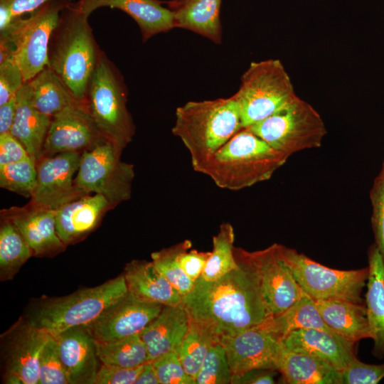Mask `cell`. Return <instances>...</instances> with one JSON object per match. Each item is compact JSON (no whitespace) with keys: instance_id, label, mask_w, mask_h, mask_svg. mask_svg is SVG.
Wrapping results in <instances>:
<instances>
[{"instance_id":"obj_1","label":"cell","mask_w":384,"mask_h":384,"mask_svg":"<svg viewBox=\"0 0 384 384\" xmlns=\"http://www.w3.org/2000/svg\"><path fill=\"white\" fill-rule=\"evenodd\" d=\"M234 255L236 269L213 281L200 277L182 298L190 318L210 327L219 339L240 334L272 316L250 251L235 247Z\"/></svg>"},{"instance_id":"obj_2","label":"cell","mask_w":384,"mask_h":384,"mask_svg":"<svg viewBox=\"0 0 384 384\" xmlns=\"http://www.w3.org/2000/svg\"><path fill=\"white\" fill-rule=\"evenodd\" d=\"M85 11L79 1L62 9L49 42L48 66L74 97L85 103L89 82L102 52L97 44Z\"/></svg>"},{"instance_id":"obj_3","label":"cell","mask_w":384,"mask_h":384,"mask_svg":"<svg viewBox=\"0 0 384 384\" xmlns=\"http://www.w3.org/2000/svg\"><path fill=\"white\" fill-rule=\"evenodd\" d=\"M172 128L188 151L196 172L242 129L239 105L228 98L190 101L176 110Z\"/></svg>"},{"instance_id":"obj_4","label":"cell","mask_w":384,"mask_h":384,"mask_svg":"<svg viewBox=\"0 0 384 384\" xmlns=\"http://www.w3.org/2000/svg\"><path fill=\"white\" fill-rule=\"evenodd\" d=\"M289 157L242 128L198 170L219 188L239 191L269 180Z\"/></svg>"},{"instance_id":"obj_5","label":"cell","mask_w":384,"mask_h":384,"mask_svg":"<svg viewBox=\"0 0 384 384\" xmlns=\"http://www.w3.org/2000/svg\"><path fill=\"white\" fill-rule=\"evenodd\" d=\"M128 292L123 274L92 288L60 297L41 298L26 318L55 336L68 329L94 322L112 303Z\"/></svg>"},{"instance_id":"obj_6","label":"cell","mask_w":384,"mask_h":384,"mask_svg":"<svg viewBox=\"0 0 384 384\" xmlns=\"http://www.w3.org/2000/svg\"><path fill=\"white\" fill-rule=\"evenodd\" d=\"M127 94L122 74L102 51L89 82L85 104L105 138L122 150L135 133L127 107Z\"/></svg>"},{"instance_id":"obj_7","label":"cell","mask_w":384,"mask_h":384,"mask_svg":"<svg viewBox=\"0 0 384 384\" xmlns=\"http://www.w3.org/2000/svg\"><path fill=\"white\" fill-rule=\"evenodd\" d=\"M247 128L289 158L320 147L327 133L319 113L297 95L272 115Z\"/></svg>"},{"instance_id":"obj_8","label":"cell","mask_w":384,"mask_h":384,"mask_svg":"<svg viewBox=\"0 0 384 384\" xmlns=\"http://www.w3.org/2000/svg\"><path fill=\"white\" fill-rule=\"evenodd\" d=\"M296 95L290 77L279 60L252 62L234 94L242 128L272 115Z\"/></svg>"},{"instance_id":"obj_9","label":"cell","mask_w":384,"mask_h":384,"mask_svg":"<svg viewBox=\"0 0 384 384\" xmlns=\"http://www.w3.org/2000/svg\"><path fill=\"white\" fill-rule=\"evenodd\" d=\"M69 0H51L40 8L12 21L0 31L12 46L14 56L26 82L48 66V50L51 34L60 14Z\"/></svg>"},{"instance_id":"obj_10","label":"cell","mask_w":384,"mask_h":384,"mask_svg":"<svg viewBox=\"0 0 384 384\" xmlns=\"http://www.w3.org/2000/svg\"><path fill=\"white\" fill-rule=\"evenodd\" d=\"M122 149L110 141L82 152L75 177L78 188L85 195L103 196L112 206L129 200L134 178V165L121 160Z\"/></svg>"},{"instance_id":"obj_11","label":"cell","mask_w":384,"mask_h":384,"mask_svg":"<svg viewBox=\"0 0 384 384\" xmlns=\"http://www.w3.org/2000/svg\"><path fill=\"white\" fill-rule=\"evenodd\" d=\"M278 249L302 291L313 299L363 303L361 296L368 279V267L335 270L283 245L278 244Z\"/></svg>"},{"instance_id":"obj_12","label":"cell","mask_w":384,"mask_h":384,"mask_svg":"<svg viewBox=\"0 0 384 384\" xmlns=\"http://www.w3.org/2000/svg\"><path fill=\"white\" fill-rule=\"evenodd\" d=\"M51 335L20 318L1 336L6 383L38 384L39 358Z\"/></svg>"},{"instance_id":"obj_13","label":"cell","mask_w":384,"mask_h":384,"mask_svg":"<svg viewBox=\"0 0 384 384\" xmlns=\"http://www.w3.org/2000/svg\"><path fill=\"white\" fill-rule=\"evenodd\" d=\"M270 317L240 334L220 338L233 375L255 369L277 370L283 345Z\"/></svg>"},{"instance_id":"obj_14","label":"cell","mask_w":384,"mask_h":384,"mask_svg":"<svg viewBox=\"0 0 384 384\" xmlns=\"http://www.w3.org/2000/svg\"><path fill=\"white\" fill-rule=\"evenodd\" d=\"M82 152H62L42 156L36 164V182L31 201L57 210L65 203L85 196L75 185Z\"/></svg>"},{"instance_id":"obj_15","label":"cell","mask_w":384,"mask_h":384,"mask_svg":"<svg viewBox=\"0 0 384 384\" xmlns=\"http://www.w3.org/2000/svg\"><path fill=\"white\" fill-rule=\"evenodd\" d=\"M106 140L85 104L77 102L65 107L52 118L42 156H50L62 152H83Z\"/></svg>"},{"instance_id":"obj_16","label":"cell","mask_w":384,"mask_h":384,"mask_svg":"<svg viewBox=\"0 0 384 384\" xmlns=\"http://www.w3.org/2000/svg\"><path fill=\"white\" fill-rule=\"evenodd\" d=\"M164 305L141 299L127 292L87 325L96 341H111L140 333Z\"/></svg>"},{"instance_id":"obj_17","label":"cell","mask_w":384,"mask_h":384,"mask_svg":"<svg viewBox=\"0 0 384 384\" xmlns=\"http://www.w3.org/2000/svg\"><path fill=\"white\" fill-rule=\"evenodd\" d=\"M250 253L258 270L262 295L272 316L284 312L303 296L304 292L281 257L277 243Z\"/></svg>"},{"instance_id":"obj_18","label":"cell","mask_w":384,"mask_h":384,"mask_svg":"<svg viewBox=\"0 0 384 384\" xmlns=\"http://www.w3.org/2000/svg\"><path fill=\"white\" fill-rule=\"evenodd\" d=\"M1 217L10 220L18 229L35 256H48L65 248L58 235L55 210L30 201L23 207L1 210Z\"/></svg>"},{"instance_id":"obj_19","label":"cell","mask_w":384,"mask_h":384,"mask_svg":"<svg viewBox=\"0 0 384 384\" xmlns=\"http://www.w3.org/2000/svg\"><path fill=\"white\" fill-rule=\"evenodd\" d=\"M53 336L58 343L70 384H95L101 364L95 339L88 326L73 327Z\"/></svg>"},{"instance_id":"obj_20","label":"cell","mask_w":384,"mask_h":384,"mask_svg":"<svg viewBox=\"0 0 384 384\" xmlns=\"http://www.w3.org/2000/svg\"><path fill=\"white\" fill-rule=\"evenodd\" d=\"M282 345L288 350L319 358L339 371L356 357L354 343L335 331L317 329L295 330L283 338Z\"/></svg>"},{"instance_id":"obj_21","label":"cell","mask_w":384,"mask_h":384,"mask_svg":"<svg viewBox=\"0 0 384 384\" xmlns=\"http://www.w3.org/2000/svg\"><path fill=\"white\" fill-rule=\"evenodd\" d=\"M111 208L100 194H87L65 203L55 210L58 236L65 245L77 242L93 230Z\"/></svg>"},{"instance_id":"obj_22","label":"cell","mask_w":384,"mask_h":384,"mask_svg":"<svg viewBox=\"0 0 384 384\" xmlns=\"http://www.w3.org/2000/svg\"><path fill=\"white\" fill-rule=\"evenodd\" d=\"M79 2L90 14L101 7L124 11L137 23L143 42L154 35L176 28L174 12L163 6L164 1L159 0H79Z\"/></svg>"},{"instance_id":"obj_23","label":"cell","mask_w":384,"mask_h":384,"mask_svg":"<svg viewBox=\"0 0 384 384\" xmlns=\"http://www.w3.org/2000/svg\"><path fill=\"white\" fill-rule=\"evenodd\" d=\"M190 316L182 302L176 306H164L158 316L141 332L149 361L176 351L187 332Z\"/></svg>"},{"instance_id":"obj_24","label":"cell","mask_w":384,"mask_h":384,"mask_svg":"<svg viewBox=\"0 0 384 384\" xmlns=\"http://www.w3.org/2000/svg\"><path fill=\"white\" fill-rule=\"evenodd\" d=\"M16 113L10 133L23 144L36 164L42 156L52 118L34 107L27 82L16 93Z\"/></svg>"},{"instance_id":"obj_25","label":"cell","mask_w":384,"mask_h":384,"mask_svg":"<svg viewBox=\"0 0 384 384\" xmlns=\"http://www.w3.org/2000/svg\"><path fill=\"white\" fill-rule=\"evenodd\" d=\"M122 274L128 292L137 298L164 306L182 302L181 295L151 261L134 260L126 265Z\"/></svg>"},{"instance_id":"obj_26","label":"cell","mask_w":384,"mask_h":384,"mask_svg":"<svg viewBox=\"0 0 384 384\" xmlns=\"http://www.w3.org/2000/svg\"><path fill=\"white\" fill-rule=\"evenodd\" d=\"M174 14L176 28L193 31L216 44L222 41V0H171L164 1Z\"/></svg>"},{"instance_id":"obj_27","label":"cell","mask_w":384,"mask_h":384,"mask_svg":"<svg viewBox=\"0 0 384 384\" xmlns=\"http://www.w3.org/2000/svg\"><path fill=\"white\" fill-rule=\"evenodd\" d=\"M368 275L366 294V314L371 338L374 345V356L384 357V263L375 244L368 252Z\"/></svg>"},{"instance_id":"obj_28","label":"cell","mask_w":384,"mask_h":384,"mask_svg":"<svg viewBox=\"0 0 384 384\" xmlns=\"http://www.w3.org/2000/svg\"><path fill=\"white\" fill-rule=\"evenodd\" d=\"M315 301L328 326L349 342L355 343L371 337L363 303L343 299Z\"/></svg>"},{"instance_id":"obj_29","label":"cell","mask_w":384,"mask_h":384,"mask_svg":"<svg viewBox=\"0 0 384 384\" xmlns=\"http://www.w3.org/2000/svg\"><path fill=\"white\" fill-rule=\"evenodd\" d=\"M283 380L290 384H340L341 371L326 361L283 346L278 364Z\"/></svg>"},{"instance_id":"obj_30","label":"cell","mask_w":384,"mask_h":384,"mask_svg":"<svg viewBox=\"0 0 384 384\" xmlns=\"http://www.w3.org/2000/svg\"><path fill=\"white\" fill-rule=\"evenodd\" d=\"M26 82L34 107L51 118L65 107L80 102L48 66Z\"/></svg>"},{"instance_id":"obj_31","label":"cell","mask_w":384,"mask_h":384,"mask_svg":"<svg viewBox=\"0 0 384 384\" xmlns=\"http://www.w3.org/2000/svg\"><path fill=\"white\" fill-rule=\"evenodd\" d=\"M270 321L282 340L290 332L298 329H317L334 331L322 318L316 301L305 293L286 311L272 316Z\"/></svg>"},{"instance_id":"obj_32","label":"cell","mask_w":384,"mask_h":384,"mask_svg":"<svg viewBox=\"0 0 384 384\" xmlns=\"http://www.w3.org/2000/svg\"><path fill=\"white\" fill-rule=\"evenodd\" d=\"M218 341V337L210 327L190 318L187 332L176 350L189 376L196 379L206 353Z\"/></svg>"},{"instance_id":"obj_33","label":"cell","mask_w":384,"mask_h":384,"mask_svg":"<svg viewBox=\"0 0 384 384\" xmlns=\"http://www.w3.org/2000/svg\"><path fill=\"white\" fill-rule=\"evenodd\" d=\"M95 344L98 358L103 364L134 368L149 361L140 333L111 341L95 340Z\"/></svg>"},{"instance_id":"obj_34","label":"cell","mask_w":384,"mask_h":384,"mask_svg":"<svg viewBox=\"0 0 384 384\" xmlns=\"http://www.w3.org/2000/svg\"><path fill=\"white\" fill-rule=\"evenodd\" d=\"M32 255L31 247L18 229L10 220L2 218L0 227L1 279H11Z\"/></svg>"},{"instance_id":"obj_35","label":"cell","mask_w":384,"mask_h":384,"mask_svg":"<svg viewBox=\"0 0 384 384\" xmlns=\"http://www.w3.org/2000/svg\"><path fill=\"white\" fill-rule=\"evenodd\" d=\"M235 233L233 225L223 223L213 237V250L201 277L213 281L238 267L234 255Z\"/></svg>"},{"instance_id":"obj_36","label":"cell","mask_w":384,"mask_h":384,"mask_svg":"<svg viewBox=\"0 0 384 384\" xmlns=\"http://www.w3.org/2000/svg\"><path fill=\"white\" fill-rule=\"evenodd\" d=\"M189 240L174 245L169 247L152 252L151 262L156 270L178 292L182 298L193 288L194 283L182 270L179 262V255L191 248Z\"/></svg>"},{"instance_id":"obj_37","label":"cell","mask_w":384,"mask_h":384,"mask_svg":"<svg viewBox=\"0 0 384 384\" xmlns=\"http://www.w3.org/2000/svg\"><path fill=\"white\" fill-rule=\"evenodd\" d=\"M36 182V165L30 158L0 166V186L24 197L32 195Z\"/></svg>"},{"instance_id":"obj_38","label":"cell","mask_w":384,"mask_h":384,"mask_svg":"<svg viewBox=\"0 0 384 384\" xmlns=\"http://www.w3.org/2000/svg\"><path fill=\"white\" fill-rule=\"evenodd\" d=\"M233 373L223 346L218 341L208 353L195 379L196 384L232 383Z\"/></svg>"},{"instance_id":"obj_39","label":"cell","mask_w":384,"mask_h":384,"mask_svg":"<svg viewBox=\"0 0 384 384\" xmlns=\"http://www.w3.org/2000/svg\"><path fill=\"white\" fill-rule=\"evenodd\" d=\"M38 384H70L58 343L53 336L44 346L40 356Z\"/></svg>"},{"instance_id":"obj_40","label":"cell","mask_w":384,"mask_h":384,"mask_svg":"<svg viewBox=\"0 0 384 384\" xmlns=\"http://www.w3.org/2000/svg\"><path fill=\"white\" fill-rule=\"evenodd\" d=\"M370 198L373 208L371 223L374 244L377 246L384 263V163L370 190Z\"/></svg>"},{"instance_id":"obj_41","label":"cell","mask_w":384,"mask_h":384,"mask_svg":"<svg viewBox=\"0 0 384 384\" xmlns=\"http://www.w3.org/2000/svg\"><path fill=\"white\" fill-rule=\"evenodd\" d=\"M160 384H196L185 371L176 351L164 354L151 361Z\"/></svg>"},{"instance_id":"obj_42","label":"cell","mask_w":384,"mask_h":384,"mask_svg":"<svg viewBox=\"0 0 384 384\" xmlns=\"http://www.w3.org/2000/svg\"><path fill=\"white\" fill-rule=\"evenodd\" d=\"M384 378V363L367 364L355 357L341 371L340 384H376Z\"/></svg>"},{"instance_id":"obj_43","label":"cell","mask_w":384,"mask_h":384,"mask_svg":"<svg viewBox=\"0 0 384 384\" xmlns=\"http://www.w3.org/2000/svg\"><path fill=\"white\" fill-rule=\"evenodd\" d=\"M24 83L22 70L14 55L0 63V105L15 97Z\"/></svg>"},{"instance_id":"obj_44","label":"cell","mask_w":384,"mask_h":384,"mask_svg":"<svg viewBox=\"0 0 384 384\" xmlns=\"http://www.w3.org/2000/svg\"><path fill=\"white\" fill-rule=\"evenodd\" d=\"M51 0H0V31Z\"/></svg>"},{"instance_id":"obj_45","label":"cell","mask_w":384,"mask_h":384,"mask_svg":"<svg viewBox=\"0 0 384 384\" xmlns=\"http://www.w3.org/2000/svg\"><path fill=\"white\" fill-rule=\"evenodd\" d=\"M143 365L124 368L101 363L97 373L95 384H134Z\"/></svg>"},{"instance_id":"obj_46","label":"cell","mask_w":384,"mask_h":384,"mask_svg":"<svg viewBox=\"0 0 384 384\" xmlns=\"http://www.w3.org/2000/svg\"><path fill=\"white\" fill-rule=\"evenodd\" d=\"M30 158L26 148L11 133L0 134V166Z\"/></svg>"},{"instance_id":"obj_47","label":"cell","mask_w":384,"mask_h":384,"mask_svg":"<svg viewBox=\"0 0 384 384\" xmlns=\"http://www.w3.org/2000/svg\"><path fill=\"white\" fill-rule=\"evenodd\" d=\"M210 255V252L188 250L178 257L179 265L183 272L193 282L199 278Z\"/></svg>"},{"instance_id":"obj_48","label":"cell","mask_w":384,"mask_h":384,"mask_svg":"<svg viewBox=\"0 0 384 384\" xmlns=\"http://www.w3.org/2000/svg\"><path fill=\"white\" fill-rule=\"evenodd\" d=\"M274 371L266 369H255L242 374L233 375L232 384H273Z\"/></svg>"},{"instance_id":"obj_49","label":"cell","mask_w":384,"mask_h":384,"mask_svg":"<svg viewBox=\"0 0 384 384\" xmlns=\"http://www.w3.org/2000/svg\"><path fill=\"white\" fill-rule=\"evenodd\" d=\"M17 109L16 95L0 105V134L10 133Z\"/></svg>"},{"instance_id":"obj_50","label":"cell","mask_w":384,"mask_h":384,"mask_svg":"<svg viewBox=\"0 0 384 384\" xmlns=\"http://www.w3.org/2000/svg\"><path fill=\"white\" fill-rule=\"evenodd\" d=\"M134 384H160L151 361L144 364Z\"/></svg>"},{"instance_id":"obj_51","label":"cell","mask_w":384,"mask_h":384,"mask_svg":"<svg viewBox=\"0 0 384 384\" xmlns=\"http://www.w3.org/2000/svg\"><path fill=\"white\" fill-rule=\"evenodd\" d=\"M69 1H72V0H69Z\"/></svg>"}]
</instances>
